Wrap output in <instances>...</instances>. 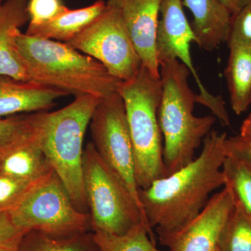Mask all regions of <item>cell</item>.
Returning <instances> with one entry per match:
<instances>
[{
	"label": "cell",
	"instance_id": "cell-19",
	"mask_svg": "<svg viewBox=\"0 0 251 251\" xmlns=\"http://www.w3.org/2000/svg\"><path fill=\"white\" fill-rule=\"evenodd\" d=\"M18 251H100L91 232L66 237H54L29 231L23 237Z\"/></svg>",
	"mask_w": 251,
	"mask_h": 251
},
{
	"label": "cell",
	"instance_id": "cell-27",
	"mask_svg": "<svg viewBox=\"0 0 251 251\" xmlns=\"http://www.w3.org/2000/svg\"><path fill=\"white\" fill-rule=\"evenodd\" d=\"M26 233L13 224L9 214L0 215V247H19Z\"/></svg>",
	"mask_w": 251,
	"mask_h": 251
},
{
	"label": "cell",
	"instance_id": "cell-29",
	"mask_svg": "<svg viewBox=\"0 0 251 251\" xmlns=\"http://www.w3.org/2000/svg\"><path fill=\"white\" fill-rule=\"evenodd\" d=\"M248 1L249 0H219V2L228 11L231 16L239 12Z\"/></svg>",
	"mask_w": 251,
	"mask_h": 251
},
{
	"label": "cell",
	"instance_id": "cell-9",
	"mask_svg": "<svg viewBox=\"0 0 251 251\" xmlns=\"http://www.w3.org/2000/svg\"><path fill=\"white\" fill-rule=\"evenodd\" d=\"M67 44L97 59L122 81L133 78L141 68L121 9L107 6L103 14Z\"/></svg>",
	"mask_w": 251,
	"mask_h": 251
},
{
	"label": "cell",
	"instance_id": "cell-20",
	"mask_svg": "<svg viewBox=\"0 0 251 251\" xmlns=\"http://www.w3.org/2000/svg\"><path fill=\"white\" fill-rule=\"evenodd\" d=\"M223 172L234 207L251 221V167L227 155Z\"/></svg>",
	"mask_w": 251,
	"mask_h": 251
},
{
	"label": "cell",
	"instance_id": "cell-10",
	"mask_svg": "<svg viewBox=\"0 0 251 251\" xmlns=\"http://www.w3.org/2000/svg\"><path fill=\"white\" fill-rule=\"evenodd\" d=\"M157 34V55L159 64L170 59H176L187 68L192 74L200 94L198 103L211 110L213 115L223 126L230 125L226 103L221 96L208 92L198 75L191 54V43L197 39L191 25L185 15L182 0H161Z\"/></svg>",
	"mask_w": 251,
	"mask_h": 251
},
{
	"label": "cell",
	"instance_id": "cell-31",
	"mask_svg": "<svg viewBox=\"0 0 251 251\" xmlns=\"http://www.w3.org/2000/svg\"><path fill=\"white\" fill-rule=\"evenodd\" d=\"M126 0H108L106 5L108 7L113 9H121L122 6L125 4Z\"/></svg>",
	"mask_w": 251,
	"mask_h": 251
},
{
	"label": "cell",
	"instance_id": "cell-24",
	"mask_svg": "<svg viewBox=\"0 0 251 251\" xmlns=\"http://www.w3.org/2000/svg\"><path fill=\"white\" fill-rule=\"evenodd\" d=\"M226 42L227 45L237 43L251 48V0L231 16Z\"/></svg>",
	"mask_w": 251,
	"mask_h": 251
},
{
	"label": "cell",
	"instance_id": "cell-16",
	"mask_svg": "<svg viewBox=\"0 0 251 251\" xmlns=\"http://www.w3.org/2000/svg\"><path fill=\"white\" fill-rule=\"evenodd\" d=\"M192 13V28L196 44L206 51H214L227 41L231 14L219 0H182Z\"/></svg>",
	"mask_w": 251,
	"mask_h": 251
},
{
	"label": "cell",
	"instance_id": "cell-2",
	"mask_svg": "<svg viewBox=\"0 0 251 251\" xmlns=\"http://www.w3.org/2000/svg\"><path fill=\"white\" fill-rule=\"evenodd\" d=\"M17 46L29 80L74 97L105 98L118 91L122 80L101 63L67 43L41 39L20 31Z\"/></svg>",
	"mask_w": 251,
	"mask_h": 251
},
{
	"label": "cell",
	"instance_id": "cell-8",
	"mask_svg": "<svg viewBox=\"0 0 251 251\" xmlns=\"http://www.w3.org/2000/svg\"><path fill=\"white\" fill-rule=\"evenodd\" d=\"M90 126L92 143L97 152L120 176L142 208L135 177L134 150L125 102L118 92L100 99Z\"/></svg>",
	"mask_w": 251,
	"mask_h": 251
},
{
	"label": "cell",
	"instance_id": "cell-12",
	"mask_svg": "<svg viewBox=\"0 0 251 251\" xmlns=\"http://www.w3.org/2000/svg\"><path fill=\"white\" fill-rule=\"evenodd\" d=\"M161 0H126L121 12L142 65L160 78L157 34Z\"/></svg>",
	"mask_w": 251,
	"mask_h": 251
},
{
	"label": "cell",
	"instance_id": "cell-22",
	"mask_svg": "<svg viewBox=\"0 0 251 251\" xmlns=\"http://www.w3.org/2000/svg\"><path fill=\"white\" fill-rule=\"evenodd\" d=\"M219 251H251V221L235 207L221 234Z\"/></svg>",
	"mask_w": 251,
	"mask_h": 251
},
{
	"label": "cell",
	"instance_id": "cell-30",
	"mask_svg": "<svg viewBox=\"0 0 251 251\" xmlns=\"http://www.w3.org/2000/svg\"><path fill=\"white\" fill-rule=\"evenodd\" d=\"M241 136L246 137V138H251V112L249 116L243 122L240 128Z\"/></svg>",
	"mask_w": 251,
	"mask_h": 251
},
{
	"label": "cell",
	"instance_id": "cell-4",
	"mask_svg": "<svg viewBox=\"0 0 251 251\" xmlns=\"http://www.w3.org/2000/svg\"><path fill=\"white\" fill-rule=\"evenodd\" d=\"M100 100L93 96H79L57 111L34 113L41 148L48 161L74 205L87 214L82 171L84 137Z\"/></svg>",
	"mask_w": 251,
	"mask_h": 251
},
{
	"label": "cell",
	"instance_id": "cell-11",
	"mask_svg": "<svg viewBox=\"0 0 251 251\" xmlns=\"http://www.w3.org/2000/svg\"><path fill=\"white\" fill-rule=\"evenodd\" d=\"M234 209L230 194L224 187L211 196L194 219L160 244L168 251H219L221 234Z\"/></svg>",
	"mask_w": 251,
	"mask_h": 251
},
{
	"label": "cell",
	"instance_id": "cell-32",
	"mask_svg": "<svg viewBox=\"0 0 251 251\" xmlns=\"http://www.w3.org/2000/svg\"><path fill=\"white\" fill-rule=\"evenodd\" d=\"M19 247H0V251H18Z\"/></svg>",
	"mask_w": 251,
	"mask_h": 251
},
{
	"label": "cell",
	"instance_id": "cell-3",
	"mask_svg": "<svg viewBox=\"0 0 251 251\" xmlns=\"http://www.w3.org/2000/svg\"><path fill=\"white\" fill-rule=\"evenodd\" d=\"M159 72L162 95L158 116L168 176L193 161L216 118L213 115L197 117L193 114L198 94L188 84L191 72L184 64L170 59L160 64Z\"/></svg>",
	"mask_w": 251,
	"mask_h": 251
},
{
	"label": "cell",
	"instance_id": "cell-21",
	"mask_svg": "<svg viewBox=\"0 0 251 251\" xmlns=\"http://www.w3.org/2000/svg\"><path fill=\"white\" fill-rule=\"evenodd\" d=\"M93 233L100 251H163L156 247L153 229L145 224L123 235L100 230L93 231Z\"/></svg>",
	"mask_w": 251,
	"mask_h": 251
},
{
	"label": "cell",
	"instance_id": "cell-28",
	"mask_svg": "<svg viewBox=\"0 0 251 251\" xmlns=\"http://www.w3.org/2000/svg\"><path fill=\"white\" fill-rule=\"evenodd\" d=\"M226 149L227 156L247 163L251 167V138L240 135L226 138Z\"/></svg>",
	"mask_w": 251,
	"mask_h": 251
},
{
	"label": "cell",
	"instance_id": "cell-13",
	"mask_svg": "<svg viewBox=\"0 0 251 251\" xmlns=\"http://www.w3.org/2000/svg\"><path fill=\"white\" fill-rule=\"evenodd\" d=\"M52 170L41 148L34 114H31L30 128L13 143L0 149V173L35 182Z\"/></svg>",
	"mask_w": 251,
	"mask_h": 251
},
{
	"label": "cell",
	"instance_id": "cell-33",
	"mask_svg": "<svg viewBox=\"0 0 251 251\" xmlns=\"http://www.w3.org/2000/svg\"><path fill=\"white\" fill-rule=\"evenodd\" d=\"M1 0H0V9H1V6H2V5L1 4Z\"/></svg>",
	"mask_w": 251,
	"mask_h": 251
},
{
	"label": "cell",
	"instance_id": "cell-26",
	"mask_svg": "<svg viewBox=\"0 0 251 251\" xmlns=\"http://www.w3.org/2000/svg\"><path fill=\"white\" fill-rule=\"evenodd\" d=\"M31 126V115H14L0 119V149L25 133Z\"/></svg>",
	"mask_w": 251,
	"mask_h": 251
},
{
	"label": "cell",
	"instance_id": "cell-6",
	"mask_svg": "<svg viewBox=\"0 0 251 251\" xmlns=\"http://www.w3.org/2000/svg\"><path fill=\"white\" fill-rule=\"evenodd\" d=\"M82 171L92 232L123 235L139 224L150 227L139 204L92 142L84 149Z\"/></svg>",
	"mask_w": 251,
	"mask_h": 251
},
{
	"label": "cell",
	"instance_id": "cell-15",
	"mask_svg": "<svg viewBox=\"0 0 251 251\" xmlns=\"http://www.w3.org/2000/svg\"><path fill=\"white\" fill-rule=\"evenodd\" d=\"M27 0H7L0 9V75L29 81L17 46L20 28L29 21Z\"/></svg>",
	"mask_w": 251,
	"mask_h": 251
},
{
	"label": "cell",
	"instance_id": "cell-7",
	"mask_svg": "<svg viewBox=\"0 0 251 251\" xmlns=\"http://www.w3.org/2000/svg\"><path fill=\"white\" fill-rule=\"evenodd\" d=\"M9 215L13 224L26 232L35 230L66 237L92 231L90 214L75 207L53 169L31 186Z\"/></svg>",
	"mask_w": 251,
	"mask_h": 251
},
{
	"label": "cell",
	"instance_id": "cell-25",
	"mask_svg": "<svg viewBox=\"0 0 251 251\" xmlns=\"http://www.w3.org/2000/svg\"><path fill=\"white\" fill-rule=\"evenodd\" d=\"M68 9L62 0H29L27 5L29 25H39L50 22Z\"/></svg>",
	"mask_w": 251,
	"mask_h": 251
},
{
	"label": "cell",
	"instance_id": "cell-18",
	"mask_svg": "<svg viewBox=\"0 0 251 251\" xmlns=\"http://www.w3.org/2000/svg\"><path fill=\"white\" fill-rule=\"evenodd\" d=\"M229 53L225 76L227 81L231 107L242 115L251 104V48L244 44H228Z\"/></svg>",
	"mask_w": 251,
	"mask_h": 251
},
{
	"label": "cell",
	"instance_id": "cell-1",
	"mask_svg": "<svg viewBox=\"0 0 251 251\" xmlns=\"http://www.w3.org/2000/svg\"><path fill=\"white\" fill-rule=\"evenodd\" d=\"M226 133L211 130L192 162L139 189L140 202L160 243L194 219L215 190L224 186L223 166L227 157Z\"/></svg>",
	"mask_w": 251,
	"mask_h": 251
},
{
	"label": "cell",
	"instance_id": "cell-5",
	"mask_svg": "<svg viewBox=\"0 0 251 251\" xmlns=\"http://www.w3.org/2000/svg\"><path fill=\"white\" fill-rule=\"evenodd\" d=\"M117 92L125 102L126 114L134 150L135 177L139 189L166 176L163 163V140L158 108L161 79L141 66L133 78L122 81Z\"/></svg>",
	"mask_w": 251,
	"mask_h": 251
},
{
	"label": "cell",
	"instance_id": "cell-23",
	"mask_svg": "<svg viewBox=\"0 0 251 251\" xmlns=\"http://www.w3.org/2000/svg\"><path fill=\"white\" fill-rule=\"evenodd\" d=\"M35 182L23 181L0 173V215L9 214L14 210Z\"/></svg>",
	"mask_w": 251,
	"mask_h": 251
},
{
	"label": "cell",
	"instance_id": "cell-17",
	"mask_svg": "<svg viewBox=\"0 0 251 251\" xmlns=\"http://www.w3.org/2000/svg\"><path fill=\"white\" fill-rule=\"evenodd\" d=\"M106 8V3L103 0H98L87 7L68 9L50 22L28 26L25 34L41 39L67 43L88 27Z\"/></svg>",
	"mask_w": 251,
	"mask_h": 251
},
{
	"label": "cell",
	"instance_id": "cell-14",
	"mask_svg": "<svg viewBox=\"0 0 251 251\" xmlns=\"http://www.w3.org/2000/svg\"><path fill=\"white\" fill-rule=\"evenodd\" d=\"M68 94L34 81L16 80L0 75V119L18 113L46 111Z\"/></svg>",
	"mask_w": 251,
	"mask_h": 251
}]
</instances>
